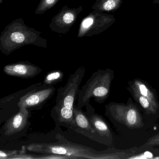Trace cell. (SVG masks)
Listing matches in <instances>:
<instances>
[{"label": "cell", "mask_w": 159, "mask_h": 159, "mask_svg": "<svg viewBox=\"0 0 159 159\" xmlns=\"http://www.w3.org/2000/svg\"><path fill=\"white\" fill-rule=\"evenodd\" d=\"M58 142L55 143H34L26 146L28 151L42 154L61 155L66 159H127L132 155V150L116 151H97L92 148L72 143L61 135L56 137Z\"/></svg>", "instance_id": "1"}, {"label": "cell", "mask_w": 159, "mask_h": 159, "mask_svg": "<svg viewBox=\"0 0 159 159\" xmlns=\"http://www.w3.org/2000/svg\"><path fill=\"white\" fill-rule=\"evenodd\" d=\"M41 32L25 24L19 18L5 27L0 35V51L8 56L26 45H35L47 48V40L41 37Z\"/></svg>", "instance_id": "2"}, {"label": "cell", "mask_w": 159, "mask_h": 159, "mask_svg": "<svg viewBox=\"0 0 159 159\" xmlns=\"http://www.w3.org/2000/svg\"><path fill=\"white\" fill-rule=\"evenodd\" d=\"M114 77V71L109 69H99L93 73L79 91L77 106L84 107L92 98L97 103L102 104L109 96Z\"/></svg>", "instance_id": "3"}, {"label": "cell", "mask_w": 159, "mask_h": 159, "mask_svg": "<svg viewBox=\"0 0 159 159\" xmlns=\"http://www.w3.org/2000/svg\"><path fill=\"white\" fill-rule=\"evenodd\" d=\"M106 115L130 129H139L144 125L141 112L131 98L126 104L110 103L106 106Z\"/></svg>", "instance_id": "4"}, {"label": "cell", "mask_w": 159, "mask_h": 159, "mask_svg": "<svg viewBox=\"0 0 159 159\" xmlns=\"http://www.w3.org/2000/svg\"><path fill=\"white\" fill-rule=\"evenodd\" d=\"M85 71V67L80 66L70 74L66 84L57 90L56 105L73 108Z\"/></svg>", "instance_id": "5"}, {"label": "cell", "mask_w": 159, "mask_h": 159, "mask_svg": "<svg viewBox=\"0 0 159 159\" xmlns=\"http://www.w3.org/2000/svg\"><path fill=\"white\" fill-rule=\"evenodd\" d=\"M83 6L79 8H69L65 5L61 11L52 19L49 27L51 30L60 34H66L75 24L79 14L82 11Z\"/></svg>", "instance_id": "6"}, {"label": "cell", "mask_w": 159, "mask_h": 159, "mask_svg": "<svg viewBox=\"0 0 159 159\" xmlns=\"http://www.w3.org/2000/svg\"><path fill=\"white\" fill-rule=\"evenodd\" d=\"M53 86H48L42 83L39 88L23 96L18 103V107H25L29 110L42 107L54 94Z\"/></svg>", "instance_id": "7"}, {"label": "cell", "mask_w": 159, "mask_h": 159, "mask_svg": "<svg viewBox=\"0 0 159 159\" xmlns=\"http://www.w3.org/2000/svg\"><path fill=\"white\" fill-rule=\"evenodd\" d=\"M42 71L40 68L28 61H19L6 65L3 67V72L6 75L22 79L34 78Z\"/></svg>", "instance_id": "8"}, {"label": "cell", "mask_w": 159, "mask_h": 159, "mask_svg": "<svg viewBox=\"0 0 159 159\" xmlns=\"http://www.w3.org/2000/svg\"><path fill=\"white\" fill-rule=\"evenodd\" d=\"M30 117V111L26 108L20 107L19 111L9 118L3 125L4 134L11 136L23 131L28 123Z\"/></svg>", "instance_id": "9"}, {"label": "cell", "mask_w": 159, "mask_h": 159, "mask_svg": "<svg viewBox=\"0 0 159 159\" xmlns=\"http://www.w3.org/2000/svg\"><path fill=\"white\" fill-rule=\"evenodd\" d=\"M73 111L76 123V128L74 131L93 140L97 141V135L99 134L94 128L85 112L75 104L73 107Z\"/></svg>", "instance_id": "10"}, {"label": "cell", "mask_w": 159, "mask_h": 159, "mask_svg": "<svg viewBox=\"0 0 159 159\" xmlns=\"http://www.w3.org/2000/svg\"><path fill=\"white\" fill-rule=\"evenodd\" d=\"M51 115L56 123L69 129L74 130L76 129V123L73 108L55 105L52 109Z\"/></svg>", "instance_id": "11"}, {"label": "cell", "mask_w": 159, "mask_h": 159, "mask_svg": "<svg viewBox=\"0 0 159 159\" xmlns=\"http://www.w3.org/2000/svg\"><path fill=\"white\" fill-rule=\"evenodd\" d=\"M86 115L88 116L94 128L100 137L112 139L111 130L104 118L94 112V109L90 104L86 105Z\"/></svg>", "instance_id": "12"}, {"label": "cell", "mask_w": 159, "mask_h": 159, "mask_svg": "<svg viewBox=\"0 0 159 159\" xmlns=\"http://www.w3.org/2000/svg\"><path fill=\"white\" fill-rule=\"evenodd\" d=\"M42 84V83L40 82L32 84L27 88L22 89L18 92L13 93L9 95L1 98L0 100L1 113L2 112L4 113L5 111H8L11 110V111L12 108V107H15L14 106H15V105L18 107V102L20 101V98L22 96L39 88Z\"/></svg>", "instance_id": "13"}, {"label": "cell", "mask_w": 159, "mask_h": 159, "mask_svg": "<svg viewBox=\"0 0 159 159\" xmlns=\"http://www.w3.org/2000/svg\"><path fill=\"white\" fill-rule=\"evenodd\" d=\"M128 85L134 87L140 94L147 98L153 106L159 110V102L156 91L148 83L141 79H135L129 81Z\"/></svg>", "instance_id": "14"}, {"label": "cell", "mask_w": 159, "mask_h": 159, "mask_svg": "<svg viewBox=\"0 0 159 159\" xmlns=\"http://www.w3.org/2000/svg\"><path fill=\"white\" fill-rule=\"evenodd\" d=\"M127 89L130 92L136 103L144 111L145 114L148 115H157L159 116V110L153 106L148 99L140 94L131 85H128Z\"/></svg>", "instance_id": "15"}, {"label": "cell", "mask_w": 159, "mask_h": 159, "mask_svg": "<svg viewBox=\"0 0 159 159\" xmlns=\"http://www.w3.org/2000/svg\"><path fill=\"white\" fill-rule=\"evenodd\" d=\"M64 73L60 70H54L48 72L44 77L43 84L48 86H53L63 80Z\"/></svg>", "instance_id": "16"}, {"label": "cell", "mask_w": 159, "mask_h": 159, "mask_svg": "<svg viewBox=\"0 0 159 159\" xmlns=\"http://www.w3.org/2000/svg\"><path fill=\"white\" fill-rule=\"evenodd\" d=\"M60 0H41L37 7L35 14L41 15L52 8Z\"/></svg>", "instance_id": "17"}, {"label": "cell", "mask_w": 159, "mask_h": 159, "mask_svg": "<svg viewBox=\"0 0 159 159\" xmlns=\"http://www.w3.org/2000/svg\"><path fill=\"white\" fill-rule=\"evenodd\" d=\"M159 146V133L148 139L147 141L140 147L141 148H149L155 146Z\"/></svg>", "instance_id": "18"}, {"label": "cell", "mask_w": 159, "mask_h": 159, "mask_svg": "<svg viewBox=\"0 0 159 159\" xmlns=\"http://www.w3.org/2000/svg\"><path fill=\"white\" fill-rule=\"evenodd\" d=\"M20 150H2L0 151V158L1 159H11L13 156L20 153Z\"/></svg>", "instance_id": "19"}, {"label": "cell", "mask_w": 159, "mask_h": 159, "mask_svg": "<svg viewBox=\"0 0 159 159\" xmlns=\"http://www.w3.org/2000/svg\"><path fill=\"white\" fill-rule=\"evenodd\" d=\"M153 159H159V155L153 157Z\"/></svg>", "instance_id": "20"}, {"label": "cell", "mask_w": 159, "mask_h": 159, "mask_svg": "<svg viewBox=\"0 0 159 159\" xmlns=\"http://www.w3.org/2000/svg\"><path fill=\"white\" fill-rule=\"evenodd\" d=\"M2 2H3V0H0V4H2Z\"/></svg>", "instance_id": "21"}]
</instances>
